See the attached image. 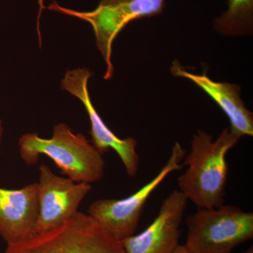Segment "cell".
<instances>
[{
  "mask_svg": "<svg viewBox=\"0 0 253 253\" xmlns=\"http://www.w3.org/2000/svg\"><path fill=\"white\" fill-rule=\"evenodd\" d=\"M241 138L230 127L221 131L216 140L203 130L193 136L191 151L184 162L188 168L178 177L177 184L179 191L198 208L224 204L229 174L226 155Z\"/></svg>",
  "mask_w": 253,
  "mask_h": 253,
  "instance_id": "obj_1",
  "label": "cell"
},
{
  "mask_svg": "<svg viewBox=\"0 0 253 253\" xmlns=\"http://www.w3.org/2000/svg\"><path fill=\"white\" fill-rule=\"evenodd\" d=\"M21 159L28 166H34L40 156L52 160L61 174L78 183L97 182L104 178V155L81 133L59 123L53 129L52 136L44 139L37 133H27L18 139Z\"/></svg>",
  "mask_w": 253,
  "mask_h": 253,
  "instance_id": "obj_2",
  "label": "cell"
},
{
  "mask_svg": "<svg viewBox=\"0 0 253 253\" xmlns=\"http://www.w3.org/2000/svg\"><path fill=\"white\" fill-rule=\"evenodd\" d=\"M4 253H126L121 241L87 214L78 211L71 219L17 244Z\"/></svg>",
  "mask_w": 253,
  "mask_h": 253,
  "instance_id": "obj_3",
  "label": "cell"
},
{
  "mask_svg": "<svg viewBox=\"0 0 253 253\" xmlns=\"http://www.w3.org/2000/svg\"><path fill=\"white\" fill-rule=\"evenodd\" d=\"M184 244L192 253H231L253 239V214L234 206L198 208L186 219Z\"/></svg>",
  "mask_w": 253,
  "mask_h": 253,
  "instance_id": "obj_4",
  "label": "cell"
},
{
  "mask_svg": "<svg viewBox=\"0 0 253 253\" xmlns=\"http://www.w3.org/2000/svg\"><path fill=\"white\" fill-rule=\"evenodd\" d=\"M164 6L165 0H101L97 7L90 11L68 9L56 1L47 9L91 25L96 46L106 65L104 79L110 80L114 71L111 56L116 37L132 21L161 14Z\"/></svg>",
  "mask_w": 253,
  "mask_h": 253,
  "instance_id": "obj_5",
  "label": "cell"
},
{
  "mask_svg": "<svg viewBox=\"0 0 253 253\" xmlns=\"http://www.w3.org/2000/svg\"><path fill=\"white\" fill-rule=\"evenodd\" d=\"M185 155L186 150L176 142L168 162L154 179L125 199L94 201L89 206L88 215L120 241L134 235L148 199L171 173L184 167L181 163Z\"/></svg>",
  "mask_w": 253,
  "mask_h": 253,
  "instance_id": "obj_6",
  "label": "cell"
},
{
  "mask_svg": "<svg viewBox=\"0 0 253 253\" xmlns=\"http://www.w3.org/2000/svg\"><path fill=\"white\" fill-rule=\"evenodd\" d=\"M92 76L88 68L70 70L61 80V88L79 99L84 106L90 122L89 134L92 144L103 155L110 149L116 151L126 168V174L132 177L137 174L140 163L136 150L137 141L133 137H118L95 109L88 89V82Z\"/></svg>",
  "mask_w": 253,
  "mask_h": 253,
  "instance_id": "obj_7",
  "label": "cell"
},
{
  "mask_svg": "<svg viewBox=\"0 0 253 253\" xmlns=\"http://www.w3.org/2000/svg\"><path fill=\"white\" fill-rule=\"evenodd\" d=\"M39 172L36 234L51 230L71 219L91 190L90 184L75 182L56 175L46 165L40 166Z\"/></svg>",
  "mask_w": 253,
  "mask_h": 253,
  "instance_id": "obj_8",
  "label": "cell"
},
{
  "mask_svg": "<svg viewBox=\"0 0 253 253\" xmlns=\"http://www.w3.org/2000/svg\"><path fill=\"white\" fill-rule=\"evenodd\" d=\"M187 203V199L179 190L171 192L146 229L121 241L126 253H172L179 245L180 226Z\"/></svg>",
  "mask_w": 253,
  "mask_h": 253,
  "instance_id": "obj_9",
  "label": "cell"
},
{
  "mask_svg": "<svg viewBox=\"0 0 253 253\" xmlns=\"http://www.w3.org/2000/svg\"><path fill=\"white\" fill-rule=\"evenodd\" d=\"M39 214L38 183L18 189L0 187V236L6 244L36 235Z\"/></svg>",
  "mask_w": 253,
  "mask_h": 253,
  "instance_id": "obj_10",
  "label": "cell"
},
{
  "mask_svg": "<svg viewBox=\"0 0 253 253\" xmlns=\"http://www.w3.org/2000/svg\"><path fill=\"white\" fill-rule=\"evenodd\" d=\"M171 72L176 77L185 78L201 88L217 104L230 121L231 130L242 137L253 135V115L241 99V87L236 84L219 83L211 80L207 73L196 75L189 72L175 61Z\"/></svg>",
  "mask_w": 253,
  "mask_h": 253,
  "instance_id": "obj_11",
  "label": "cell"
},
{
  "mask_svg": "<svg viewBox=\"0 0 253 253\" xmlns=\"http://www.w3.org/2000/svg\"><path fill=\"white\" fill-rule=\"evenodd\" d=\"M214 28L224 36L249 35L253 29V0H229L228 9L214 21Z\"/></svg>",
  "mask_w": 253,
  "mask_h": 253,
  "instance_id": "obj_12",
  "label": "cell"
},
{
  "mask_svg": "<svg viewBox=\"0 0 253 253\" xmlns=\"http://www.w3.org/2000/svg\"><path fill=\"white\" fill-rule=\"evenodd\" d=\"M38 4H39V12H38V20H37V31H38V36H39V43H42V36L41 33V29H40V20H41L42 14L43 10L45 9L44 2V0H38Z\"/></svg>",
  "mask_w": 253,
  "mask_h": 253,
  "instance_id": "obj_13",
  "label": "cell"
},
{
  "mask_svg": "<svg viewBox=\"0 0 253 253\" xmlns=\"http://www.w3.org/2000/svg\"><path fill=\"white\" fill-rule=\"evenodd\" d=\"M172 253H192L191 251H189V249H187V247L185 246V245H180L177 246V248L174 251H173Z\"/></svg>",
  "mask_w": 253,
  "mask_h": 253,
  "instance_id": "obj_14",
  "label": "cell"
},
{
  "mask_svg": "<svg viewBox=\"0 0 253 253\" xmlns=\"http://www.w3.org/2000/svg\"><path fill=\"white\" fill-rule=\"evenodd\" d=\"M3 131H4V128H3L2 121L0 119V154H1V143H2Z\"/></svg>",
  "mask_w": 253,
  "mask_h": 253,
  "instance_id": "obj_15",
  "label": "cell"
},
{
  "mask_svg": "<svg viewBox=\"0 0 253 253\" xmlns=\"http://www.w3.org/2000/svg\"><path fill=\"white\" fill-rule=\"evenodd\" d=\"M243 253H253V247L250 248V249H248L246 252Z\"/></svg>",
  "mask_w": 253,
  "mask_h": 253,
  "instance_id": "obj_16",
  "label": "cell"
}]
</instances>
